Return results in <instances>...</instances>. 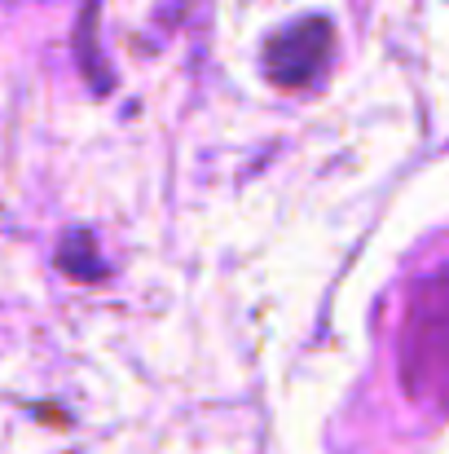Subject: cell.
<instances>
[{"mask_svg": "<svg viewBox=\"0 0 449 454\" xmlns=\"http://www.w3.org/2000/svg\"><path fill=\"white\" fill-rule=\"evenodd\" d=\"M93 252V239L89 234H71V239H62V252H58V265L71 274V278H102L106 274V265L97 261V256H89Z\"/></svg>", "mask_w": 449, "mask_h": 454, "instance_id": "obj_3", "label": "cell"}, {"mask_svg": "<svg viewBox=\"0 0 449 454\" xmlns=\"http://www.w3.org/2000/svg\"><path fill=\"white\" fill-rule=\"evenodd\" d=\"M330 49H335V27L326 18H299V22H291L287 31H278L269 40L265 71L283 89H304L326 71Z\"/></svg>", "mask_w": 449, "mask_h": 454, "instance_id": "obj_2", "label": "cell"}, {"mask_svg": "<svg viewBox=\"0 0 449 454\" xmlns=\"http://www.w3.org/2000/svg\"><path fill=\"white\" fill-rule=\"evenodd\" d=\"M401 380L414 397H449V270L428 274L406 304Z\"/></svg>", "mask_w": 449, "mask_h": 454, "instance_id": "obj_1", "label": "cell"}]
</instances>
